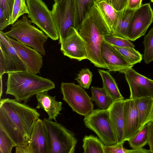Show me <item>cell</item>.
Here are the masks:
<instances>
[{
  "mask_svg": "<svg viewBox=\"0 0 153 153\" xmlns=\"http://www.w3.org/2000/svg\"><path fill=\"white\" fill-rule=\"evenodd\" d=\"M153 121V102L151 109V110L150 114L148 120L147 122V124L148 123Z\"/></svg>",
  "mask_w": 153,
  "mask_h": 153,
  "instance_id": "cell-42",
  "label": "cell"
},
{
  "mask_svg": "<svg viewBox=\"0 0 153 153\" xmlns=\"http://www.w3.org/2000/svg\"><path fill=\"white\" fill-rule=\"evenodd\" d=\"M94 3L97 6L111 30L115 32L120 20L121 10L113 7L111 0H96Z\"/></svg>",
  "mask_w": 153,
  "mask_h": 153,
  "instance_id": "cell-20",
  "label": "cell"
},
{
  "mask_svg": "<svg viewBox=\"0 0 153 153\" xmlns=\"http://www.w3.org/2000/svg\"><path fill=\"white\" fill-rule=\"evenodd\" d=\"M92 101L102 110H107L113 102L112 99L103 88L92 86L91 88Z\"/></svg>",
  "mask_w": 153,
  "mask_h": 153,
  "instance_id": "cell-25",
  "label": "cell"
},
{
  "mask_svg": "<svg viewBox=\"0 0 153 153\" xmlns=\"http://www.w3.org/2000/svg\"><path fill=\"white\" fill-rule=\"evenodd\" d=\"M15 0H0V8L3 10L9 19L11 15Z\"/></svg>",
  "mask_w": 153,
  "mask_h": 153,
  "instance_id": "cell-35",
  "label": "cell"
},
{
  "mask_svg": "<svg viewBox=\"0 0 153 153\" xmlns=\"http://www.w3.org/2000/svg\"><path fill=\"white\" fill-rule=\"evenodd\" d=\"M93 74L88 68L83 69L77 75L75 79L83 88H89L92 79Z\"/></svg>",
  "mask_w": 153,
  "mask_h": 153,
  "instance_id": "cell-34",
  "label": "cell"
},
{
  "mask_svg": "<svg viewBox=\"0 0 153 153\" xmlns=\"http://www.w3.org/2000/svg\"><path fill=\"white\" fill-rule=\"evenodd\" d=\"M153 22V10L150 4H142L133 15L128 39L134 41L144 36Z\"/></svg>",
  "mask_w": 153,
  "mask_h": 153,
  "instance_id": "cell-11",
  "label": "cell"
},
{
  "mask_svg": "<svg viewBox=\"0 0 153 153\" xmlns=\"http://www.w3.org/2000/svg\"><path fill=\"white\" fill-rule=\"evenodd\" d=\"M103 39L114 46L121 48H134V45L129 40L115 36L111 33L105 36Z\"/></svg>",
  "mask_w": 153,
  "mask_h": 153,
  "instance_id": "cell-33",
  "label": "cell"
},
{
  "mask_svg": "<svg viewBox=\"0 0 153 153\" xmlns=\"http://www.w3.org/2000/svg\"><path fill=\"white\" fill-rule=\"evenodd\" d=\"M125 141L114 145L107 146L104 147V153H149V150L142 148L139 149H127L123 147Z\"/></svg>",
  "mask_w": 153,
  "mask_h": 153,
  "instance_id": "cell-31",
  "label": "cell"
},
{
  "mask_svg": "<svg viewBox=\"0 0 153 153\" xmlns=\"http://www.w3.org/2000/svg\"><path fill=\"white\" fill-rule=\"evenodd\" d=\"M16 153H33L28 144H23L16 146Z\"/></svg>",
  "mask_w": 153,
  "mask_h": 153,
  "instance_id": "cell-39",
  "label": "cell"
},
{
  "mask_svg": "<svg viewBox=\"0 0 153 153\" xmlns=\"http://www.w3.org/2000/svg\"><path fill=\"white\" fill-rule=\"evenodd\" d=\"M74 9V27L77 30L86 13L94 4V0H73Z\"/></svg>",
  "mask_w": 153,
  "mask_h": 153,
  "instance_id": "cell-24",
  "label": "cell"
},
{
  "mask_svg": "<svg viewBox=\"0 0 153 153\" xmlns=\"http://www.w3.org/2000/svg\"><path fill=\"white\" fill-rule=\"evenodd\" d=\"M83 120L86 127L94 132L105 145L109 146L117 143L108 109L94 110L85 116Z\"/></svg>",
  "mask_w": 153,
  "mask_h": 153,
  "instance_id": "cell-5",
  "label": "cell"
},
{
  "mask_svg": "<svg viewBox=\"0 0 153 153\" xmlns=\"http://www.w3.org/2000/svg\"><path fill=\"white\" fill-rule=\"evenodd\" d=\"M11 44L25 64L27 71L37 74L43 64L42 54L34 49L8 36Z\"/></svg>",
  "mask_w": 153,
  "mask_h": 153,
  "instance_id": "cell-13",
  "label": "cell"
},
{
  "mask_svg": "<svg viewBox=\"0 0 153 153\" xmlns=\"http://www.w3.org/2000/svg\"><path fill=\"white\" fill-rule=\"evenodd\" d=\"M62 99L78 114L85 116L94 110L91 97L80 85L62 82L60 86Z\"/></svg>",
  "mask_w": 153,
  "mask_h": 153,
  "instance_id": "cell-8",
  "label": "cell"
},
{
  "mask_svg": "<svg viewBox=\"0 0 153 153\" xmlns=\"http://www.w3.org/2000/svg\"><path fill=\"white\" fill-rule=\"evenodd\" d=\"M142 0H128L126 8L135 10L141 5Z\"/></svg>",
  "mask_w": 153,
  "mask_h": 153,
  "instance_id": "cell-40",
  "label": "cell"
},
{
  "mask_svg": "<svg viewBox=\"0 0 153 153\" xmlns=\"http://www.w3.org/2000/svg\"><path fill=\"white\" fill-rule=\"evenodd\" d=\"M60 50L64 56L71 59L81 61L87 59L84 42L78 31L73 27L69 28L61 44Z\"/></svg>",
  "mask_w": 153,
  "mask_h": 153,
  "instance_id": "cell-12",
  "label": "cell"
},
{
  "mask_svg": "<svg viewBox=\"0 0 153 153\" xmlns=\"http://www.w3.org/2000/svg\"><path fill=\"white\" fill-rule=\"evenodd\" d=\"M2 77L0 76V96H1L2 93Z\"/></svg>",
  "mask_w": 153,
  "mask_h": 153,
  "instance_id": "cell-43",
  "label": "cell"
},
{
  "mask_svg": "<svg viewBox=\"0 0 153 153\" xmlns=\"http://www.w3.org/2000/svg\"><path fill=\"white\" fill-rule=\"evenodd\" d=\"M7 74L6 94L11 95L18 101L25 104L33 96L55 87L54 83L50 79L27 70Z\"/></svg>",
  "mask_w": 153,
  "mask_h": 153,
  "instance_id": "cell-3",
  "label": "cell"
},
{
  "mask_svg": "<svg viewBox=\"0 0 153 153\" xmlns=\"http://www.w3.org/2000/svg\"><path fill=\"white\" fill-rule=\"evenodd\" d=\"M132 65L140 63L142 55L134 48H121L113 46Z\"/></svg>",
  "mask_w": 153,
  "mask_h": 153,
  "instance_id": "cell-28",
  "label": "cell"
},
{
  "mask_svg": "<svg viewBox=\"0 0 153 153\" xmlns=\"http://www.w3.org/2000/svg\"><path fill=\"white\" fill-rule=\"evenodd\" d=\"M5 73V63L3 55L0 51V76Z\"/></svg>",
  "mask_w": 153,
  "mask_h": 153,
  "instance_id": "cell-41",
  "label": "cell"
},
{
  "mask_svg": "<svg viewBox=\"0 0 153 153\" xmlns=\"http://www.w3.org/2000/svg\"><path fill=\"white\" fill-rule=\"evenodd\" d=\"M15 146L13 140L0 126V153H11Z\"/></svg>",
  "mask_w": 153,
  "mask_h": 153,
  "instance_id": "cell-32",
  "label": "cell"
},
{
  "mask_svg": "<svg viewBox=\"0 0 153 153\" xmlns=\"http://www.w3.org/2000/svg\"><path fill=\"white\" fill-rule=\"evenodd\" d=\"M149 124H146L133 137L128 141L133 149H139L147 143Z\"/></svg>",
  "mask_w": 153,
  "mask_h": 153,
  "instance_id": "cell-27",
  "label": "cell"
},
{
  "mask_svg": "<svg viewBox=\"0 0 153 153\" xmlns=\"http://www.w3.org/2000/svg\"><path fill=\"white\" fill-rule=\"evenodd\" d=\"M147 144L149 147L150 153H153V121L149 123Z\"/></svg>",
  "mask_w": 153,
  "mask_h": 153,
  "instance_id": "cell-36",
  "label": "cell"
},
{
  "mask_svg": "<svg viewBox=\"0 0 153 153\" xmlns=\"http://www.w3.org/2000/svg\"><path fill=\"white\" fill-rule=\"evenodd\" d=\"M28 145L33 153H51L49 132L43 120L39 118L33 129Z\"/></svg>",
  "mask_w": 153,
  "mask_h": 153,
  "instance_id": "cell-17",
  "label": "cell"
},
{
  "mask_svg": "<svg viewBox=\"0 0 153 153\" xmlns=\"http://www.w3.org/2000/svg\"><path fill=\"white\" fill-rule=\"evenodd\" d=\"M129 85L130 98H136L153 97V80L136 72L132 68L123 70Z\"/></svg>",
  "mask_w": 153,
  "mask_h": 153,
  "instance_id": "cell-10",
  "label": "cell"
},
{
  "mask_svg": "<svg viewBox=\"0 0 153 153\" xmlns=\"http://www.w3.org/2000/svg\"><path fill=\"white\" fill-rule=\"evenodd\" d=\"M124 99L113 102L108 110L110 119L115 134L117 143L123 141V107Z\"/></svg>",
  "mask_w": 153,
  "mask_h": 153,
  "instance_id": "cell-18",
  "label": "cell"
},
{
  "mask_svg": "<svg viewBox=\"0 0 153 153\" xmlns=\"http://www.w3.org/2000/svg\"><path fill=\"white\" fill-rule=\"evenodd\" d=\"M40 115L36 109L15 99L0 100V126L16 146L28 144L33 129Z\"/></svg>",
  "mask_w": 153,
  "mask_h": 153,
  "instance_id": "cell-1",
  "label": "cell"
},
{
  "mask_svg": "<svg viewBox=\"0 0 153 153\" xmlns=\"http://www.w3.org/2000/svg\"><path fill=\"white\" fill-rule=\"evenodd\" d=\"M43 121L49 132L51 153H74L77 142L74 133L56 122L48 118Z\"/></svg>",
  "mask_w": 153,
  "mask_h": 153,
  "instance_id": "cell-7",
  "label": "cell"
},
{
  "mask_svg": "<svg viewBox=\"0 0 153 153\" xmlns=\"http://www.w3.org/2000/svg\"><path fill=\"white\" fill-rule=\"evenodd\" d=\"M77 30L84 42L87 59L95 66L106 69L100 49L104 36L111 32L100 11L94 3L86 13Z\"/></svg>",
  "mask_w": 153,
  "mask_h": 153,
  "instance_id": "cell-2",
  "label": "cell"
},
{
  "mask_svg": "<svg viewBox=\"0 0 153 153\" xmlns=\"http://www.w3.org/2000/svg\"><path fill=\"white\" fill-rule=\"evenodd\" d=\"M27 16L48 37L53 40L59 39L57 30L51 11L42 0H27Z\"/></svg>",
  "mask_w": 153,
  "mask_h": 153,
  "instance_id": "cell-6",
  "label": "cell"
},
{
  "mask_svg": "<svg viewBox=\"0 0 153 153\" xmlns=\"http://www.w3.org/2000/svg\"><path fill=\"white\" fill-rule=\"evenodd\" d=\"M28 18L26 15H23L22 18L15 22L12 25L10 30L5 33L45 56V51L44 45L48 36L32 25Z\"/></svg>",
  "mask_w": 153,
  "mask_h": 153,
  "instance_id": "cell-4",
  "label": "cell"
},
{
  "mask_svg": "<svg viewBox=\"0 0 153 153\" xmlns=\"http://www.w3.org/2000/svg\"><path fill=\"white\" fill-rule=\"evenodd\" d=\"M48 91L42 92L36 95L37 103L36 108L43 109L48 114L49 120L56 122V117L60 114L62 103L57 101L55 96L49 95Z\"/></svg>",
  "mask_w": 153,
  "mask_h": 153,
  "instance_id": "cell-19",
  "label": "cell"
},
{
  "mask_svg": "<svg viewBox=\"0 0 153 153\" xmlns=\"http://www.w3.org/2000/svg\"><path fill=\"white\" fill-rule=\"evenodd\" d=\"M9 19L5 15L3 10L0 8V30L2 31L9 26Z\"/></svg>",
  "mask_w": 153,
  "mask_h": 153,
  "instance_id": "cell-38",
  "label": "cell"
},
{
  "mask_svg": "<svg viewBox=\"0 0 153 153\" xmlns=\"http://www.w3.org/2000/svg\"><path fill=\"white\" fill-rule=\"evenodd\" d=\"M150 0V1H151L152 2H153V0Z\"/></svg>",
  "mask_w": 153,
  "mask_h": 153,
  "instance_id": "cell-45",
  "label": "cell"
},
{
  "mask_svg": "<svg viewBox=\"0 0 153 153\" xmlns=\"http://www.w3.org/2000/svg\"><path fill=\"white\" fill-rule=\"evenodd\" d=\"M100 52L106 69L110 71L121 73L123 69L132 68L133 66L113 45L104 39L102 43Z\"/></svg>",
  "mask_w": 153,
  "mask_h": 153,
  "instance_id": "cell-15",
  "label": "cell"
},
{
  "mask_svg": "<svg viewBox=\"0 0 153 153\" xmlns=\"http://www.w3.org/2000/svg\"><path fill=\"white\" fill-rule=\"evenodd\" d=\"M115 9L117 11L121 10L126 7L128 0H111Z\"/></svg>",
  "mask_w": 153,
  "mask_h": 153,
  "instance_id": "cell-37",
  "label": "cell"
},
{
  "mask_svg": "<svg viewBox=\"0 0 153 153\" xmlns=\"http://www.w3.org/2000/svg\"><path fill=\"white\" fill-rule=\"evenodd\" d=\"M0 49L5 63V73L27 71L26 68L8 38L0 31Z\"/></svg>",
  "mask_w": 153,
  "mask_h": 153,
  "instance_id": "cell-14",
  "label": "cell"
},
{
  "mask_svg": "<svg viewBox=\"0 0 153 153\" xmlns=\"http://www.w3.org/2000/svg\"><path fill=\"white\" fill-rule=\"evenodd\" d=\"M82 148L84 153H104L105 145L100 139L93 135L83 138Z\"/></svg>",
  "mask_w": 153,
  "mask_h": 153,
  "instance_id": "cell-26",
  "label": "cell"
},
{
  "mask_svg": "<svg viewBox=\"0 0 153 153\" xmlns=\"http://www.w3.org/2000/svg\"><path fill=\"white\" fill-rule=\"evenodd\" d=\"M123 141H128L140 131L137 106L134 99L125 100L123 107Z\"/></svg>",
  "mask_w": 153,
  "mask_h": 153,
  "instance_id": "cell-16",
  "label": "cell"
},
{
  "mask_svg": "<svg viewBox=\"0 0 153 153\" xmlns=\"http://www.w3.org/2000/svg\"><path fill=\"white\" fill-rule=\"evenodd\" d=\"M134 100L138 111L140 130L147 124L152 107L153 97L137 98Z\"/></svg>",
  "mask_w": 153,
  "mask_h": 153,
  "instance_id": "cell-23",
  "label": "cell"
},
{
  "mask_svg": "<svg viewBox=\"0 0 153 153\" xmlns=\"http://www.w3.org/2000/svg\"><path fill=\"white\" fill-rule=\"evenodd\" d=\"M51 11L59 34V43L61 44L65 38L69 28L74 27L73 0H63L55 3Z\"/></svg>",
  "mask_w": 153,
  "mask_h": 153,
  "instance_id": "cell-9",
  "label": "cell"
},
{
  "mask_svg": "<svg viewBox=\"0 0 153 153\" xmlns=\"http://www.w3.org/2000/svg\"><path fill=\"white\" fill-rule=\"evenodd\" d=\"M63 0H54V1L55 3H58L60 1H61Z\"/></svg>",
  "mask_w": 153,
  "mask_h": 153,
  "instance_id": "cell-44",
  "label": "cell"
},
{
  "mask_svg": "<svg viewBox=\"0 0 153 153\" xmlns=\"http://www.w3.org/2000/svg\"><path fill=\"white\" fill-rule=\"evenodd\" d=\"M135 10L125 8L121 10L120 20L113 35L128 39L131 19Z\"/></svg>",
  "mask_w": 153,
  "mask_h": 153,
  "instance_id": "cell-22",
  "label": "cell"
},
{
  "mask_svg": "<svg viewBox=\"0 0 153 153\" xmlns=\"http://www.w3.org/2000/svg\"><path fill=\"white\" fill-rule=\"evenodd\" d=\"M98 72L102 78L103 87L114 101L124 99L121 94L114 78L108 71L99 69Z\"/></svg>",
  "mask_w": 153,
  "mask_h": 153,
  "instance_id": "cell-21",
  "label": "cell"
},
{
  "mask_svg": "<svg viewBox=\"0 0 153 153\" xmlns=\"http://www.w3.org/2000/svg\"><path fill=\"white\" fill-rule=\"evenodd\" d=\"M143 60L146 64L153 61V27L144 38Z\"/></svg>",
  "mask_w": 153,
  "mask_h": 153,
  "instance_id": "cell-29",
  "label": "cell"
},
{
  "mask_svg": "<svg viewBox=\"0 0 153 153\" xmlns=\"http://www.w3.org/2000/svg\"><path fill=\"white\" fill-rule=\"evenodd\" d=\"M28 8L25 0H15L9 25H13L21 16L28 14Z\"/></svg>",
  "mask_w": 153,
  "mask_h": 153,
  "instance_id": "cell-30",
  "label": "cell"
}]
</instances>
